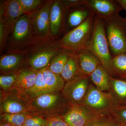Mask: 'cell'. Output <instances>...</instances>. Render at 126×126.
Segmentation results:
<instances>
[{"label":"cell","mask_w":126,"mask_h":126,"mask_svg":"<svg viewBox=\"0 0 126 126\" xmlns=\"http://www.w3.org/2000/svg\"><path fill=\"white\" fill-rule=\"evenodd\" d=\"M71 52L63 49L53 59L47 68L56 74L61 75Z\"/></svg>","instance_id":"obj_22"},{"label":"cell","mask_w":126,"mask_h":126,"mask_svg":"<svg viewBox=\"0 0 126 126\" xmlns=\"http://www.w3.org/2000/svg\"><path fill=\"white\" fill-rule=\"evenodd\" d=\"M116 1L126 12V0H117Z\"/></svg>","instance_id":"obj_35"},{"label":"cell","mask_w":126,"mask_h":126,"mask_svg":"<svg viewBox=\"0 0 126 126\" xmlns=\"http://www.w3.org/2000/svg\"><path fill=\"white\" fill-rule=\"evenodd\" d=\"M89 77L94 86L98 90L105 92L111 89L110 76L102 65L98 66Z\"/></svg>","instance_id":"obj_19"},{"label":"cell","mask_w":126,"mask_h":126,"mask_svg":"<svg viewBox=\"0 0 126 126\" xmlns=\"http://www.w3.org/2000/svg\"><path fill=\"white\" fill-rule=\"evenodd\" d=\"M111 66L112 75L126 79V53L112 56Z\"/></svg>","instance_id":"obj_23"},{"label":"cell","mask_w":126,"mask_h":126,"mask_svg":"<svg viewBox=\"0 0 126 126\" xmlns=\"http://www.w3.org/2000/svg\"><path fill=\"white\" fill-rule=\"evenodd\" d=\"M82 104L93 111L103 115L114 111L119 107L111 93L101 91L93 85H89Z\"/></svg>","instance_id":"obj_6"},{"label":"cell","mask_w":126,"mask_h":126,"mask_svg":"<svg viewBox=\"0 0 126 126\" xmlns=\"http://www.w3.org/2000/svg\"><path fill=\"white\" fill-rule=\"evenodd\" d=\"M63 50L58 41L52 38L39 40L23 53L29 68L40 71L46 68L56 55Z\"/></svg>","instance_id":"obj_1"},{"label":"cell","mask_w":126,"mask_h":126,"mask_svg":"<svg viewBox=\"0 0 126 126\" xmlns=\"http://www.w3.org/2000/svg\"><path fill=\"white\" fill-rule=\"evenodd\" d=\"M86 49L96 56L102 65L109 75L111 71V56L103 21L95 15L92 37Z\"/></svg>","instance_id":"obj_3"},{"label":"cell","mask_w":126,"mask_h":126,"mask_svg":"<svg viewBox=\"0 0 126 126\" xmlns=\"http://www.w3.org/2000/svg\"><path fill=\"white\" fill-rule=\"evenodd\" d=\"M63 1L64 7L66 12L72 8L80 7L84 4V0H64Z\"/></svg>","instance_id":"obj_33"},{"label":"cell","mask_w":126,"mask_h":126,"mask_svg":"<svg viewBox=\"0 0 126 126\" xmlns=\"http://www.w3.org/2000/svg\"><path fill=\"white\" fill-rule=\"evenodd\" d=\"M88 77L83 75L65 84L63 90V96L72 105L81 104L83 102L90 85Z\"/></svg>","instance_id":"obj_8"},{"label":"cell","mask_w":126,"mask_h":126,"mask_svg":"<svg viewBox=\"0 0 126 126\" xmlns=\"http://www.w3.org/2000/svg\"><path fill=\"white\" fill-rule=\"evenodd\" d=\"M24 92L28 96L33 98L41 94L50 93L48 90L45 82L43 79L42 70L38 71L36 81L33 86Z\"/></svg>","instance_id":"obj_21"},{"label":"cell","mask_w":126,"mask_h":126,"mask_svg":"<svg viewBox=\"0 0 126 126\" xmlns=\"http://www.w3.org/2000/svg\"><path fill=\"white\" fill-rule=\"evenodd\" d=\"M27 115L24 113L16 114H7L4 113L1 117L8 123H10L16 126H22L24 123Z\"/></svg>","instance_id":"obj_27"},{"label":"cell","mask_w":126,"mask_h":126,"mask_svg":"<svg viewBox=\"0 0 126 126\" xmlns=\"http://www.w3.org/2000/svg\"><path fill=\"white\" fill-rule=\"evenodd\" d=\"M84 126H119L114 117L104 115L94 119Z\"/></svg>","instance_id":"obj_28"},{"label":"cell","mask_w":126,"mask_h":126,"mask_svg":"<svg viewBox=\"0 0 126 126\" xmlns=\"http://www.w3.org/2000/svg\"><path fill=\"white\" fill-rule=\"evenodd\" d=\"M57 92L41 94L33 98L31 108L40 113L54 112L60 107L61 103V96Z\"/></svg>","instance_id":"obj_11"},{"label":"cell","mask_w":126,"mask_h":126,"mask_svg":"<svg viewBox=\"0 0 126 126\" xmlns=\"http://www.w3.org/2000/svg\"><path fill=\"white\" fill-rule=\"evenodd\" d=\"M84 7L105 21L119 14L122 8L116 0H84Z\"/></svg>","instance_id":"obj_9"},{"label":"cell","mask_w":126,"mask_h":126,"mask_svg":"<svg viewBox=\"0 0 126 126\" xmlns=\"http://www.w3.org/2000/svg\"><path fill=\"white\" fill-rule=\"evenodd\" d=\"M77 54L81 70L89 77L98 66L102 65L99 59L88 50L84 49Z\"/></svg>","instance_id":"obj_16"},{"label":"cell","mask_w":126,"mask_h":126,"mask_svg":"<svg viewBox=\"0 0 126 126\" xmlns=\"http://www.w3.org/2000/svg\"><path fill=\"white\" fill-rule=\"evenodd\" d=\"M39 40L34 33L29 15L25 14L16 21L9 30L5 53H23Z\"/></svg>","instance_id":"obj_2"},{"label":"cell","mask_w":126,"mask_h":126,"mask_svg":"<svg viewBox=\"0 0 126 126\" xmlns=\"http://www.w3.org/2000/svg\"><path fill=\"white\" fill-rule=\"evenodd\" d=\"M105 115L94 112L83 104L72 105L63 117L69 126H84L98 118Z\"/></svg>","instance_id":"obj_10"},{"label":"cell","mask_w":126,"mask_h":126,"mask_svg":"<svg viewBox=\"0 0 126 126\" xmlns=\"http://www.w3.org/2000/svg\"><path fill=\"white\" fill-rule=\"evenodd\" d=\"M113 112H114V118L119 126H126V108L119 107Z\"/></svg>","instance_id":"obj_31"},{"label":"cell","mask_w":126,"mask_h":126,"mask_svg":"<svg viewBox=\"0 0 126 126\" xmlns=\"http://www.w3.org/2000/svg\"><path fill=\"white\" fill-rule=\"evenodd\" d=\"M95 16L91 12L83 23L58 41L63 49L76 54L86 49L92 34Z\"/></svg>","instance_id":"obj_4"},{"label":"cell","mask_w":126,"mask_h":126,"mask_svg":"<svg viewBox=\"0 0 126 126\" xmlns=\"http://www.w3.org/2000/svg\"><path fill=\"white\" fill-rule=\"evenodd\" d=\"M0 126H16L13 124L8 123H3L0 124Z\"/></svg>","instance_id":"obj_36"},{"label":"cell","mask_w":126,"mask_h":126,"mask_svg":"<svg viewBox=\"0 0 126 126\" xmlns=\"http://www.w3.org/2000/svg\"><path fill=\"white\" fill-rule=\"evenodd\" d=\"M16 73L2 75L0 77L1 88L5 92H7L14 87L17 78Z\"/></svg>","instance_id":"obj_29"},{"label":"cell","mask_w":126,"mask_h":126,"mask_svg":"<svg viewBox=\"0 0 126 126\" xmlns=\"http://www.w3.org/2000/svg\"><path fill=\"white\" fill-rule=\"evenodd\" d=\"M66 12L63 0H54L50 15V31L51 37L55 40L63 30Z\"/></svg>","instance_id":"obj_13"},{"label":"cell","mask_w":126,"mask_h":126,"mask_svg":"<svg viewBox=\"0 0 126 126\" xmlns=\"http://www.w3.org/2000/svg\"><path fill=\"white\" fill-rule=\"evenodd\" d=\"M43 79L50 93L56 92L63 90L65 81L59 75L55 74L47 68L42 70Z\"/></svg>","instance_id":"obj_20"},{"label":"cell","mask_w":126,"mask_h":126,"mask_svg":"<svg viewBox=\"0 0 126 126\" xmlns=\"http://www.w3.org/2000/svg\"><path fill=\"white\" fill-rule=\"evenodd\" d=\"M103 21L109 49L113 56L126 53V18L119 14Z\"/></svg>","instance_id":"obj_5"},{"label":"cell","mask_w":126,"mask_h":126,"mask_svg":"<svg viewBox=\"0 0 126 126\" xmlns=\"http://www.w3.org/2000/svg\"><path fill=\"white\" fill-rule=\"evenodd\" d=\"M25 100L17 95H8L1 102V111L7 114L24 113L31 108V105Z\"/></svg>","instance_id":"obj_15"},{"label":"cell","mask_w":126,"mask_h":126,"mask_svg":"<svg viewBox=\"0 0 126 126\" xmlns=\"http://www.w3.org/2000/svg\"><path fill=\"white\" fill-rule=\"evenodd\" d=\"M22 9L26 14L36 11L44 5L46 0H18Z\"/></svg>","instance_id":"obj_26"},{"label":"cell","mask_w":126,"mask_h":126,"mask_svg":"<svg viewBox=\"0 0 126 126\" xmlns=\"http://www.w3.org/2000/svg\"><path fill=\"white\" fill-rule=\"evenodd\" d=\"M123 107L125 108H126V106H122Z\"/></svg>","instance_id":"obj_37"},{"label":"cell","mask_w":126,"mask_h":126,"mask_svg":"<svg viewBox=\"0 0 126 126\" xmlns=\"http://www.w3.org/2000/svg\"><path fill=\"white\" fill-rule=\"evenodd\" d=\"M110 81L111 88L117 97L122 101L126 100V81L110 76Z\"/></svg>","instance_id":"obj_25"},{"label":"cell","mask_w":126,"mask_h":126,"mask_svg":"<svg viewBox=\"0 0 126 126\" xmlns=\"http://www.w3.org/2000/svg\"><path fill=\"white\" fill-rule=\"evenodd\" d=\"M47 121L39 117H27L22 126H47Z\"/></svg>","instance_id":"obj_32"},{"label":"cell","mask_w":126,"mask_h":126,"mask_svg":"<svg viewBox=\"0 0 126 126\" xmlns=\"http://www.w3.org/2000/svg\"><path fill=\"white\" fill-rule=\"evenodd\" d=\"M91 12L86 7H79L73 11L68 18V24L71 28L78 27L83 23L88 17Z\"/></svg>","instance_id":"obj_24"},{"label":"cell","mask_w":126,"mask_h":126,"mask_svg":"<svg viewBox=\"0 0 126 126\" xmlns=\"http://www.w3.org/2000/svg\"><path fill=\"white\" fill-rule=\"evenodd\" d=\"M47 126H69L63 119L59 117L50 118L47 121Z\"/></svg>","instance_id":"obj_34"},{"label":"cell","mask_w":126,"mask_h":126,"mask_svg":"<svg viewBox=\"0 0 126 126\" xmlns=\"http://www.w3.org/2000/svg\"><path fill=\"white\" fill-rule=\"evenodd\" d=\"M54 0H46L42 7L29 14L36 37L40 40L52 38L50 31V15ZM53 39V38H52Z\"/></svg>","instance_id":"obj_7"},{"label":"cell","mask_w":126,"mask_h":126,"mask_svg":"<svg viewBox=\"0 0 126 126\" xmlns=\"http://www.w3.org/2000/svg\"><path fill=\"white\" fill-rule=\"evenodd\" d=\"M83 75L85 74L81 70L77 54L71 52L61 76L65 82H67Z\"/></svg>","instance_id":"obj_18"},{"label":"cell","mask_w":126,"mask_h":126,"mask_svg":"<svg viewBox=\"0 0 126 126\" xmlns=\"http://www.w3.org/2000/svg\"><path fill=\"white\" fill-rule=\"evenodd\" d=\"M9 30L2 20H0V54L7 49Z\"/></svg>","instance_id":"obj_30"},{"label":"cell","mask_w":126,"mask_h":126,"mask_svg":"<svg viewBox=\"0 0 126 126\" xmlns=\"http://www.w3.org/2000/svg\"><path fill=\"white\" fill-rule=\"evenodd\" d=\"M26 14L18 0H8L0 3V20H2L9 30L15 22Z\"/></svg>","instance_id":"obj_12"},{"label":"cell","mask_w":126,"mask_h":126,"mask_svg":"<svg viewBox=\"0 0 126 126\" xmlns=\"http://www.w3.org/2000/svg\"><path fill=\"white\" fill-rule=\"evenodd\" d=\"M38 71L28 68L18 71L14 87L23 91L30 89L35 83Z\"/></svg>","instance_id":"obj_17"},{"label":"cell","mask_w":126,"mask_h":126,"mask_svg":"<svg viewBox=\"0 0 126 126\" xmlns=\"http://www.w3.org/2000/svg\"><path fill=\"white\" fill-rule=\"evenodd\" d=\"M26 65L25 55L23 53H5L0 58V69L4 75L16 73Z\"/></svg>","instance_id":"obj_14"}]
</instances>
